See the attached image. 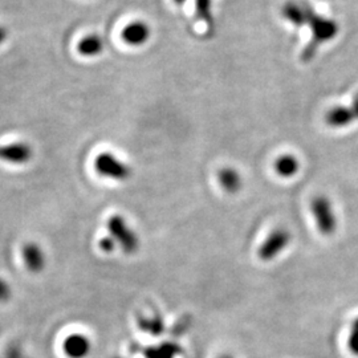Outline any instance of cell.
Returning <instances> with one entry per match:
<instances>
[{
    "instance_id": "cell-1",
    "label": "cell",
    "mask_w": 358,
    "mask_h": 358,
    "mask_svg": "<svg viewBox=\"0 0 358 358\" xmlns=\"http://www.w3.org/2000/svg\"><path fill=\"white\" fill-rule=\"evenodd\" d=\"M307 24L312 29V40L301 53L303 62L312 60L321 43L332 40L338 32V26L333 20L315 13L310 6H308L307 8Z\"/></svg>"
},
{
    "instance_id": "cell-2",
    "label": "cell",
    "mask_w": 358,
    "mask_h": 358,
    "mask_svg": "<svg viewBox=\"0 0 358 358\" xmlns=\"http://www.w3.org/2000/svg\"><path fill=\"white\" fill-rule=\"evenodd\" d=\"M108 230L110 236L120 244L127 254H134L138 250L140 241L127 223V220L120 215H113L108 220Z\"/></svg>"
},
{
    "instance_id": "cell-3",
    "label": "cell",
    "mask_w": 358,
    "mask_h": 358,
    "mask_svg": "<svg viewBox=\"0 0 358 358\" xmlns=\"http://www.w3.org/2000/svg\"><path fill=\"white\" fill-rule=\"evenodd\" d=\"M310 210L321 234L332 235L337 229V219L329 199L325 196H317L312 199Z\"/></svg>"
},
{
    "instance_id": "cell-4",
    "label": "cell",
    "mask_w": 358,
    "mask_h": 358,
    "mask_svg": "<svg viewBox=\"0 0 358 358\" xmlns=\"http://www.w3.org/2000/svg\"><path fill=\"white\" fill-rule=\"evenodd\" d=\"M291 232L285 229L272 231L257 250V255L263 262H271L282 254V251L291 243Z\"/></svg>"
},
{
    "instance_id": "cell-5",
    "label": "cell",
    "mask_w": 358,
    "mask_h": 358,
    "mask_svg": "<svg viewBox=\"0 0 358 358\" xmlns=\"http://www.w3.org/2000/svg\"><path fill=\"white\" fill-rule=\"evenodd\" d=\"M94 167L97 173L106 178L115 179V180H124L128 179L131 174L128 165L121 162L115 155L109 153L100 154L96 158Z\"/></svg>"
},
{
    "instance_id": "cell-6",
    "label": "cell",
    "mask_w": 358,
    "mask_h": 358,
    "mask_svg": "<svg viewBox=\"0 0 358 358\" xmlns=\"http://www.w3.org/2000/svg\"><path fill=\"white\" fill-rule=\"evenodd\" d=\"M32 158V149L26 143H13L0 146V159L13 164V165H23Z\"/></svg>"
},
{
    "instance_id": "cell-7",
    "label": "cell",
    "mask_w": 358,
    "mask_h": 358,
    "mask_svg": "<svg viewBox=\"0 0 358 358\" xmlns=\"http://www.w3.org/2000/svg\"><path fill=\"white\" fill-rule=\"evenodd\" d=\"M90 341L84 334H71L65 338L64 352L69 358H85L90 352Z\"/></svg>"
},
{
    "instance_id": "cell-8",
    "label": "cell",
    "mask_w": 358,
    "mask_h": 358,
    "mask_svg": "<svg viewBox=\"0 0 358 358\" xmlns=\"http://www.w3.org/2000/svg\"><path fill=\"white\" fill-rule=\"evenodd\" d=\"M23 259L28 271L38 273L45 267V255L41 247L36 243H27L23 248Z\"/></svg>"
},
{
    "instance_id": "cell-9",
    "label": "cell",
    "mask_w": 358,
    "mask_h": 358,
    "mask_svg": "<svg viewBox=\"0 0 358 358\" xmlns=\"http://www.w3.org/2000/svg\"><path fill=\"white\" fill-rule=\"evenodd\" d=\"M150 38V28L143 22H134L130 23L122 31V38L130 45H142Z\"/></svg>"
},
{
    "instance_id": "cell-10",
    "label": "cell",
    "mask_w": 358,
    "mask_h": 358,
    "mask_svg": "<svg viewBox=\"0 0 358 358\" xmlns=\"http://www.w3.org/2000/svg\"><path fill=\"white\" fill-rule=\"evenodd\" d=\"M307 1H288L282 7V16L294 26L301 27L307 24Z\"/></svg>"
},
{
    "instance_id": "cell-11",
    "label": "cell",
    "mask_w": 358,
    "mask_h": 358,
    "mask_svg": "<svg viewBox=\"0 0 358 358\" xmlns=\"http://www.w3.org/2000/svg\"><path fill=\"white\" fill-rule=\"evenodd\" d=\"M182 353V348L176 343H162L161 345L149 346L143 350L145 358H177Z\"/></svg>"
},
{
    "instance_id": "cell-12",
    "label": "cell",
    "mask_w": 358,
    "mask_h": 358,
    "mask_svg": "<svg viewBox=\"0 0 358 358\" xmlns=\"http://www.w3.org/2000/svg\"><path fill=\"white\" fill-rule=\"evenodd\" d=\"M327 124L332 128H343L349 125L353 120H355V115L352 112L350 108H345V106H337L333 108L328 113H327Z\"/></svg>"
},
{
    "instance_id": "cell-13",
    "label": "cell",
    "mask_w": 358,
    "mask_h": 358,
    "mask_svg": "<svg viewBox=\"0 0 358 358\" xmlns=\"http://www.w3.org/2000/svg\"><path fill=\"white\" fill-rule=\"evenodd\" d=\"M220 186L229 192H236L242 187V178L239 173L231 167H224L217 174Z\"/></svg>"
},
{
    "instance_id": "cell-14",
    "label": "cell",
    "mask_w": 358,
    "mask_h": 358,
    "mask_svg": "<svg viewBox=\"0 0 358 358\" xmlns=\"http://www.w3.org/2000/svg\"><path fill=\"white\" fill-rule=\"evenodd\" d=\"M77 50H78V52H80L81 55L88 56V57L97 56L99 53H101V52H103V40H101L100 36L90 35V36H87V38H83V40L78 43Z\"/></svg>"
},
{
    "instance_id": "cell-15",
    "label": "cell",
    "mask_w": 358,
    "mask_h": 358,
    "mask_svg": "<svg viewBox=\"0 0 358 358\" xmlns=\"http://www.w3.org/2000/svg\"><path fill=\"white\" fill-rule=\"evenodd\" d=\"M275 169L280 177L291 178L299 170V161L294 155H282L276 161Z\"/></svg>"
},
{
    "instance_id": "cell-16",
    "label": "cell",
    "mask_w": 358,
    "mask_h": 358,
    "mask_svg": "<svg viewBox=\"0 0 358 358\" xmlns=\"http://www.w3.org/2000/svg\"><path fill=\"white\" fill-rule=\"evenodd\" d=\"M140 328L152 336H161L165 331V324L159 316H153V317H141L140 321Z\"/></svg>"
},
{
    "instance_id": "cell-17",
    "label": "cell",
    "mask_w": 358,
    "mask_h": 358,
    "mask_svg": "<svg viewBox=\"0 0 358 358\" xmlns=\"http://www.w3.org/2000/svg\"><path fill=\"white\" fill-rule=\"evenodd\" d=\"M211 0H195V11L198 19H201L206 26L213 29L214 27V17L211 11Z\"/></svg>"
},
{
    "instance_id": "cell-18",
    "label": "cell",
    "mask_w": 358,
    "mask_h": 358,
    "mask_svg": "<svg viewBox=\"0 0 358 358\" xmlns=\"http://www.w3.org/2000/svg\"><path fill=\"white\" fill-rule=\"evenodd\" d=\"M348 348L353 356L358 357V317L352 324L349 338H348Z\"/></svg>"
},
{
    "instance_id": "cell-19",
    "label": "cell",
    "mask_w": 358,
    "mask_h": 358,
    "mask_svg": "<svg viewBox=\"0 0 358 358\" xmlns=\"http://www.w3.org/2000/svg\"><path fill=\"white\" fill-rule=\"evenodd\" d=\"M99 245H100L101 251H103L105 254H110V252H113L115 248H117V243H115V241L112 236L103 238V239L100 241Z\"/></svg>"
},
{
    "instance_id": "cell-20",
    "label": "cell",
    "mask_w": 358,
    "mask_h": 358,
    "mask_svg": "<svg viewBox=\"0 0 358 358\" xmlns=\"http://www.w3.org/2000/svg\"><path fill=\"white\" fill-rule=\"evenodd\" d=\"M11 297V288L3 279H0V301H7Z\"/></svg>"
},
{
    "instance_id": "cell-21",
    "label": "cell",
    "mask_w": 358,
    "mask_h": 358,
    "mask_svg": "<svg viewBox=\"0 0 358 358\" xmlns=\"http://www.w3.org/2000/svg\"><path fill=\"white\" fill-rule=\"evenodd\" d=\"M352 112H353V115L355 117H357L358 118V93L355 96V99H353V103H352Z\"/></svg>"
},
{
    "instance_id": "cell-22",
    "label": "cell",
    "mask_w": 358,
    "mask_h": 358,
    "mask_svg": "<svg viewBox=\"0 0 358 358\" xmlns=\"http://www.w3.org/2000/svg\"><path fill=\"white\" fill-rule=\"evenodd\" d=\"M8 36V32L4 27L0 26V44H3L6 41V38Z\"/></svg>"
},
{
    "instance_id": "cell-23",
    "label": "cell",
    "mask_w": 358,
    "mask_h": 358,
    "mask_svg": "<svg viewBox=\"0 0 358 358\" xmlns=\"http://www.w3.org/2000/svg\"><path fill=\"white\" fill-rule=\"evenodd\" d=\"M6 358H24L23 357V355H20V353H10V355H7Z\"/></svg>"
},
{
    "instance_id": "cell-24",
    "label": "cell",
    "mask_w": 358,
    "mask_h": 358,
    "mask_svg": "<svg viewBox=\"0 0 358 358\" xmlns=\"http://www.w3.org/2000/svg\"><path fill=\"white\" fill-rule=\"evenodd\" d=\"M185 0H174V3H177V4H182Z\"/></svg>"
},
{
    "instance_id": "cell-25",
    "label": "cell",
    "mask_w": 358,
    "mask_h": 358,
    "mask_svg": "<svg viewBox=\"0 0 358 358\" xmlns=\"http://www.w3.org/2000/svg\"><path fill=\"white\" fill-rule=\"evenodd\" d=\"M220 358H232L231 356H222Z\"/></svg>"
}]
</instances>
